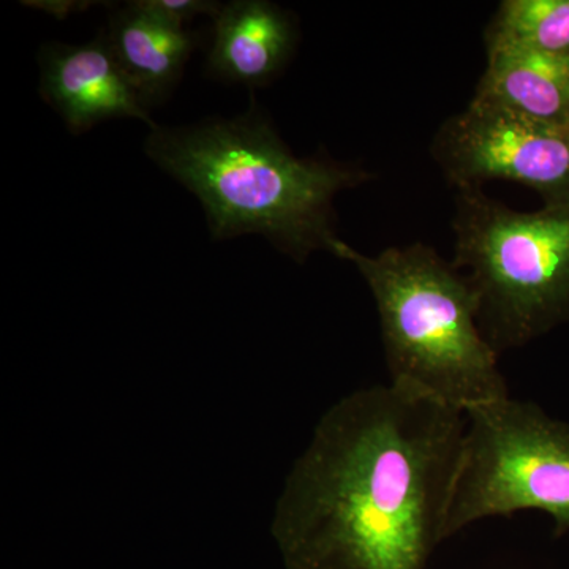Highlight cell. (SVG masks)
<instances>
[{
	"mask_svg": "<svg viewBox=\"0 0 569 569\" xmlns=\"http://www.w3.org/2000/svg\"><path fill=\"white\" fill-rule=\"evenodd\" d=\"M467 415L396 385L321 417L277 500L287 569H426L448 538Z\"/></svg>",
	"mask_w": 569,
	"mask_h": 569,
	"instance_id": "6da1fadb",
	"label": "cell"
},
{
	"mask_svg": "<svg viewBox=\"0 0 569 569\" xmlns=\"http://www.w3.org/2000/svg\"><path fill=\"white\" fill-rule=\"evenodd\" d=\"M144 151L201 201L213 239L264 236L293 260L328 250L335 197L370 179L329 159H298L260 108L151 130Z\"/></svg>",
	"mask_w": 569,
	"mask_h": 569,
	"instance_id": "7a4b0ae2",
	"label": "cell"
},
{
	"mask_svg": "<svg viewBox=\"0 0 569 569\" xmlns=\"http://www.w3.org/2000/svg\"><path fill=\"white\" fill-rule=\"evenodd\" d=\"M329 252L353 263L372 291L389 383L463 413L509 397L463 272L421 244L369 257L336 238Z\"/></svg>",
	"mask_w": 569,
	"mask_h": 569,
	"instance_id": "3957f363",
	"label": "cell"
},
{
	"mask_svg": "<svg viewBox=\"0 0 569 569\" xmlns=\"http://www.w3.org/2000/svg\"><path fill=\"white\" fill-rule=\"evenodd\" d=\"M455 266L479 298V326L497 353L569 321V203L518 212L479 187L460 189Z\"/></svg>",
	"mask_w": 569,
	"mask_h": 569,
	"instance_id": "277c9868",
	"label": "cell"
},
{
	"mask_svg": "<svg viewBox=\"0 0 569 569\" xmlns=\"http://www.w3.org/2000/svg\"><path fill=\"white\" fill-rule=\"evenodd\" d=\"M448 538L471 523L546 512L556 535L569 531V425L529 400L507 397L466 411Z\"/></svg>",
	"mask_w": 569,
	"mask_h": 569,
	"instance_id": "5b68a950",
	"label": "cell"
},
{
	"mask_svg": "<svg viewBox=\"0 0 569 569\" xmlns=\"http://www.w3.org/2000/svg\"><path fill=\"white\" fill-rule=\"evenodd\" d=\"M433 156L460 189L505 179L537 190L546 206L569 203V130L475 102L438 130Z\"/></svg>",
	"mask_w": 569,
	"mask_h": 569,
	"instance_id": "8992f818",
	"label": "cell"
},
{
	"mask_svg": "<svg viewBox=\"0 0 569 569\" xmlns=\"http://www.w3.org/2000/svg\"><path fill=\"white\" fill-rule=\"evenodd\" d=\"M39 62L41 97L59 112L71 133H86L99 123L122 118L156 129L104 33L84 44H44Z\"/></svg>",
	"mask_w": 569,
	"mask_h": 569,
	"instance_id": "52a82bcc",
	"label": "cell"
},
{
	"mask_svg": "<svg viewBox=\"0 0 569 569\" xmlns=\"http://www.w3.org/2000/svg\"><path fill=\"white\" fill-rule=\"evenodd\" d=\"M213 22L208 70L220 80L260 88L274 80L293 54V18L276 3L236 0L223 6Z\"/></svg>",
	"mask_w": 569,
	"mask_h": 569,
	"instance_id": "ba28073f",
	"label": "cell"
},
{
	"mask_svg": "<svg viewBox=\"0 0 569 569\" xmlns=\"http://www.w3.org/2000/svg\"><path fill=\"white\" fill-rule=\"evenodd\" d=\"M107 40L148 110L170 97L197 47L192 32L142 9L138 2L112 14Z\"/></svg>",
	"mask_w": 569,
	"mask_h": 569,
	"instance_id": "9c48e42d",
	"label": "cell"
},
{
	"mask_svg": "<svg viewBox=\"0 0 569 569\" xmlns=\"http://www.w3.org/2000/svg\"><path fill=\"white\" fill-rule=\"evenodd\" d=\"M475 102L567 126L569 58L512 47H488Z\"/></svg>",
	"mask_w": 569,
	"mask_h": 569,
	"instance_id": "30bf717a",
	"label": "cell"
},
{
	"mask_svg": "<svg viewBox=\"0 0 569 569\" xmlns=\"http://www.w3.org/2000/svg\"><path fill=\"white\" fill-rule=\"evenodd\" d=\"M486 37L488 47L569 58V0H505Z\"/></svg>",
	"mask_w": 569,
	"mask_h": 569,
	"instance_id": "8fae6325",
	"label": "cell"
},
{
	"mask_svg": "<svg viewBox=\"0 0 569 569\" xmlns=\"http://www.w3.org/2000/svg\"><path fill=\"white\" fill-rule=\"evenodd\" d=\"M138 3L157 17L163 18L171 24L183 28L186 22H190L200 14H211L216 18L222 10V3L211 2V0H137Z\"/></svg>",
	"mask_w": 569,
	"mask_h": 569,
	"instance_id": "7c38bea8",
	"label": "cell"
},
{
	"mask_svg": "<svg viewBox=\"0 0 569 569\" xmlns=\"http://www.w3.org/2000/svg\"><path fill=\"white\" fill-rule=\"evenodd\" d=\"M567 127H568V130H569V118H568V121H567Z\"/></svg>",
	"mask_w": 569,
	"mask_h": 569,
	"instance_id": "4fadbf2b",
	"label": "cell"
}]
</instances>
